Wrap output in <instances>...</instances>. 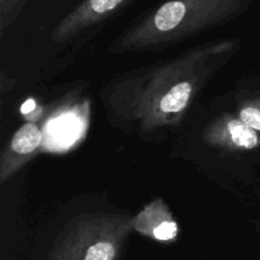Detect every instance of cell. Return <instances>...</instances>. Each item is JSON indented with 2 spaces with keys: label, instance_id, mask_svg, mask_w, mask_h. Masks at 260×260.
<instances>
[{
  "label": "cell",
  "instance_id": "obj_1",
  "mask_svg": "<svg viewBox=\"0 0 260 260\" xmlns=\"http://www.w3.org/2000/svg\"><path fill=\"white\" fill-rule=\"evenodd\" d=\"M239 46L236 38L206 43L114 79L103 90L109 121L141 136L174 128L198 94L238 52Z\"/></svg>",
  "mask_w": 260,
  "mask_h": 260
},
{
  "label": "cell",
  "instance_id": "obj_2",
  "mask_svg": "<svg viewBox=\"0 0 260 260\" xmlns=\"http://www.w3.org/2000/svg\"><path fill=\"white\" fill-rule=\"evenodd\" d=\"M253 0H167L127 28L109 52L160 51L226 24L246 12Z\"/></svg>",
  "mask_w": 260,
  "mask_h": 260
},
{
  "label": "cell",
  "instance_id": "obj_3",
  "mask_svg": "<svg viewBox=\"0 0 260 260\" xmlns=\"http://www.w3.org/2000/svg\"><path fill=\"white\" fill-rule=\"evenodd\" d=\"M132 231L134 217L128 215H78L60 231L47 260H118Z\"/></svg>",
  "mask_w": 260,
  "mask_h": 260
},
{
  "label": "cell",
  "instance_id": "obj_4",
  "mask_svg": "<svg viewBox=\"0 0 260 260\" xmlns=\"http://www.w3.org/2000/svg\"><path fill=\"white\" fill-rule=\"evenodd\" d=\"M137 0H83L58 22L51 38L55 43H66L88 35L135 4Z\"/></svg>",
  "mask_w": 260,
  "mask_h": 260
},
{
  "label": "cell",
  "instance_id": "obj_5",
  "mask_svg": "<svg viewBox=\"0 0 260 260\" xmlns=\"http://www.w3.org/2000/svg\"><path fill=\"white\" fill-rule=\"evenodd\" d=\"M203 140L210 146L238 152L250 151L260 145L258 132L233 114H222L211 122Z\"/></svg>",
  "mask_w": 260,
  "mask_h": 260
},
{
  "label": "cell",
  "instance_id": "obj_6",
  "mask_svg": "<svg viewBox=\"0 0 260 260\" xmlns=\"http://www.w3.org/2000/svg\"><path fill=\"white\" fill-rule=\"evenodd\" d=\"M43 134L33 122H27L15 131L0 157V184L4 185L37 152Z\"/></svg>",
  "mask_w": 260,
  "mask_h": 260
},
{
  "label": "cell",
  "instance_id": "obj_7",
  "mask_svg": "<svg viewBox=\"0 0 260 260\" xmlns=\"http://www.w3.org/2000/svg\"><path fill=\"white\" fill-rule=\"evenodd\" d=\"M134 229L157 241H172L178 235V225L164 201H154L135 216Z\"/></svg>",
  "mask_w": 260,
  "mask_h": 260
},
{
  "label": "cell",
  "instance_id": "obj_8",
  "mask_svg": "<svg viewBox=\"0 0 260 260\" xmlns=\"http://www.w3.org/2000/svg\"><path fill=\"white\" fill-rule=\"evenodd\" d=\"M28 0H0V30L4 33L15 22Z\"/></svg>",
  "mask_w": 260,
  "mask_h": 260
},
{
  "label": "cell",
  "instance_id": "obj_9",
  "mask_svg": "<svg viewBox=\"0 0 260 260\" xmlns=\"http://www.w3.org/2000/svg\"><path fill=\"white\" fill-rule=\"evenodd\" d=\"M238 117L241 121L245 122L248 126L260 132V101H245L240 104L238 111Z\"/></svg>",
  "mask_w": 260,
  "mask_h": 260
}]
</instances>
